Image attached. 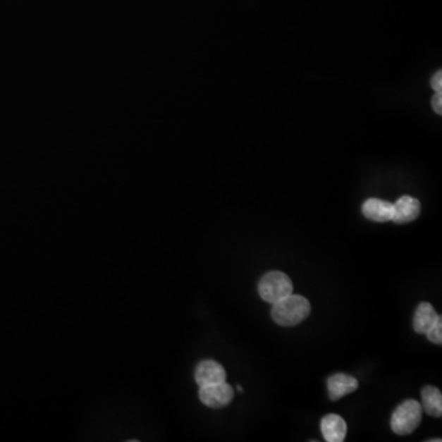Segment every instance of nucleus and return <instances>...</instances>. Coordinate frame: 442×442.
<instances>
[{"mask_svg": "<svg viewBox=\"0 0 442 442\" xmlns=\"http://www.w3.org/2000/svg\"><path fill=\"white\" fill-rule=\"evenodd\" d=\"M293 289L290 278L283 271H269L258 283V294L262 300L271 305L293 294Z\"/></svg>", "mask_w": 442, "mask_h": 442, "instance_id": "2", "label": "nucleus"}, {"mask_svg": "<svg viewBox=\"0 0 442 442\" xmlns=\"http://www.w3.org/2000/svg\"><path fill=\"white\" fill-rule=\"evenodd\" d=\"M420 214V202L410 195H403L393 204L392 221L395 223H412Z\"/></svg>", "mask_w": 442, "mask_h": 442, "instance_id": "6", "label": "nucleus"}, {"mask_svg": "<svg viewBox=\"0 0 442 442\" xmlns=\"http://www.w3.org/2000/svg\"><path fill=\"white\" fill-rule=\"evenodd\" d=\"M362 214L367 219L375 223L391 221L393 214V204L386 200L370 198L362 204Z\"/></svg>", "mask_w": 442, "mask_h": 442, "instance_id": "8", "label": "nucleus"}, {"mask_svg": "<svg viewBox=\"0 0 442 442\" xmlns=\"http://www.w3.org/2000/svg\"><path fill=\"white\" fill-rule=\"evenodd\" d=\"M438 317V314H436L433 305L429 304V302H422L417 307V311L414 314V331L419 334H425L430 329V327L435 324Z\"/></svg>", "mask_w": 442, "mask_h": 442, "instance_id": "10", "label": "nucleus"}, {"mask_svg": "<svg viewBox=\"0 0 442 442\" xmlns=\"http://www.w3.org/2000/svg\"><path fill=\"white\" fill-rule=\"evenodd\" d=\"M329 398L332 400H338L344 395L352 393L357 390L359 382L355 377L347 375V374H336L331 376L327 380Z\"/></svg>", "mask_w": 442, "mask_h": 442, "instance_id": "7", "label": "nucleus"}, {"mask_svg": "<svg viewBox=\"0 0 442 442\" xmlns=\"http://www.w3.org/2000/svg\"><path fill=\"white\" fill-rule=\"evenodd\" d=\"M430 342L434 344L441 345L442 344V319L441 316H438V319L435 321V324L430 327L428 332L425 333Z\"/></svg>", "mask_w": 442, "mask_h": 442, "instance_id": "12", "label": "nucleus"}, {"mask_svg": "<svg viewBox=\"0 0 442 442\" xmlns=\"http://www.w3.org/2000/svg\"><path fill=\"white\" fill-rule=\"evenodd\" d=\"M311 312V304L300 295H289L273 304L271 317L276 324L283 327H294L304 322Z\"/></svg>", "mask_w": 442, "mask_h": 442, "instance_id": "1", "label": "nucleus"}, {"mask_svg": "<svg viewBox=\"0 0 442 442\" xmlns=\"http://www.w3.org/2000/svg\"><path fill=\"white\" fill-rule=\"evenodd\" d=\"M431 87H433L434 90L436 91V92H441V89H442L441 70H438V72L434 74L433 79H431Z\"/></svg>", "mask_w": 442, "mask_h": 442, "instance_id": "13", "label": "nucleus"}, {"mask_svg": "<svg viewBox=\"0 0 442 442\" xmlns=\"http://www.w3.org/2000/svg\"><path fill=\"white\" fill-rule=\"evenodd\" d=\"M423 417V408L418 400H407L392 414L391 428L400 436L409 435L418 428Z\"/></svg>", "mask_w": 442, "mask_h": 442, "instance_id": "3", "label": "nucleus"}, {"mask_svg": "<svg viewBox=\"0 0 442 442\" xmlns=\"http://www.w3.org/2000/svg\"><path fill=\"white\" fill-rule=\"evenodd\" d=\"M199 400L209 408H223L233 402V387L228 385L226 381L214 385L202 386L199 388Z\"/></svg>", "mask_w": 442, "mask_h": 442, "instance_id": "4", "label": "nucleus"}, {"mask_svg": "<svg viewBox=\"0 0 442 442\" xmlns=\"http://www.w3.org/2000/svg\"><path fill=\"white\" fill-rule=\"evenodd\" d=\"M321 431L329 442H342L347 436V423L337 414H329L321 422Z\"/></svg>", "mask_w": 442, "mask_h": 442, "instance_id": "9", "label": "nucleus"}, {"mask_svg": "<svg viewBox=\"0 0 442 442\" xmlns=\"http://www.w3.org/2000/svg\"><path fill=\"white\" fill-rule=\"evenodd\" d=\"M431 105H433V109L435 112L438 114L442 113V97L441 92H436L435 95H434L433 101H431Z\"/></svg>", "mask_w": 442, "mask_h": 442, "instance_id": "14", "label": "nucleus"}, {"mask_svg": "<svg viewBox=\"0 0 442 442\" xmlns=\"http://www.w3.org/2000/svg\"><path fill=\"white\" fill-rule=\"evenodd\" d=\"M422 408L434 418H440L442 415L441 391L434 386L424 387L422 391Z\"/></svg>", "mask_w": 442, "mask_h": 442, "instance_id": "11", "label": "nucleus"}, {"mask_svg": "<svg viewBox=\"0 0 442 442\" xmlns=\"http://www.w3.org/2000/svg\"><path fill=\"white\" fill-rule=\"evenodd\" d=\"M195 382L202 386L214 385L226 381V371L219 362L214 360H204L199 362L195 369Z\"/></svg>", "mask_w": 442, "mask_h": 442, "instance_id": "5", "label": "nucleus"}]
</instances>
